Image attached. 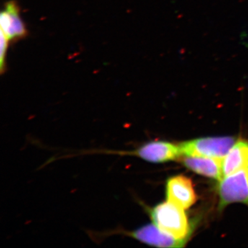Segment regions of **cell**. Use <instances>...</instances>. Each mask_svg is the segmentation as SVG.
<instances>
[{
    "mask_svg": "<svg viewBox=\"0 0 248 248\" xmlns=\"http://www.w3.org/2000/svg\"><path fill=\"white\" fill-rule=\"evenodd\" d=\"M126 236L141 241L143 244L158 248H182L188 239H177L163 231L155 224H148L131 232L124 231Z\"/></svg>",
    "mask_w": 248,
    "mask_h": 248,
    "instance_id": "5",
    "label": "cell"
},
{
    "mask_svg": "<svg viewBox=\"0 0 248 248\" xmlns=\"http://www.w3.org/2000/svg\"></svg>",
    "mask_w": 248,
    "mask_h": 248,
    "instance_id": "11",
    "label": "cell"
},
{
    "mask_svg": "<svg viewBox=\"0 0 248 248\" xmlns=\"http://www.w3.org/2000/svg\"><path fill=\"white\" fill-rule=\"evenodd\" d=\"M10 42L7 37L1 31V42H0V72L3 75L6 71V55Z\"/></svg>",
    "mask_w": 248,
    "mask_h": 248,
    "instance_id": "10",
    "label": "cell"
},
{
    "mask_svg": "<svg viewBox=\"0 0 248 248\" xmlns=\"http://www.w3.org/2000/svg\"><path fill=\"white\" fill-rule=\"evenodd\" d=\"M235 139L231 137L197 139L183 142L179 145L184 156H200L223 159L232 147Z\"/></svg>",
    "mask_w": 248,
    "mask_h": 248,
    "instance_id": "2",
    "label": "cell"
},
{
    "mask_svg": "<svg viewBox=\"0 0 248 248\" xmlns=\"http://www.w3.org/2000/svg\"><path fill=\"white\" fill-rule=\"evenodd\" d=\"M1 31L10 42H16L27 37L29 32L20 16L17 1L11 0L5 3L0 15Z\"/></svg>",
    "mask_w": 248,
    "mask_h": 248,
    "instance_id": "6",
    "label": "cell"
},
{
    "mask_svg": "<svg viewBox=\"0 0 248 248\" xmlns=\"http://www.w3.org/2000/svg\"><path fill=\"white\" fill-rule=\"evenodd\" d=\"M185 209L168 201L150 209L149 215L154 224L177 239H188L192 232Z\"/></svg>",
    "mask_w": 248,
    "mask_h": 248,
    "instance_id": "1",
    "label": "cell"
},
{
    "mask_svg": "<svg viewBox=\"0 0 248 248\" xmlns=\"http://www.w3.org/2000/svg\"><path fill=\"white\" fill-rule=\"evenodd\" d=\"M218 210L236 202L248 205V170H241L221 179L218 187Z\"/></svg>",
    "mask_w": 248,
    "mask_h": 248,
    "instance_id": "3",
    "label": "cell"
},
{
    "mask_svg": "<svg viewBox=\"0 0 248 248\" xmlns=\"http://www.w3.org/2000/svg\"><path fill=\"white\" fill-rule=\"evenodd\" d=\"M166 197L167 201L184 209L190 208L197 200L192 181L183 175L170 177L167 181Z\"/></svg>",
    "mask_w": 248,
    "mask_h": 248,
    "instance_id": "7",
    "label": "cell"
},
{
    "mask_svg": "<svg viewBox=\"0 0 248 248\" xmlns=\"http://www.w3.org/2000/svg\"><path fill=\"white\" fill-rule=\"evenodd\" d=\"M181 161L187 169L197 174L221 180L223 174V160L200 156H184Z\"/></svg>",
    "mask_w": 248,
    "mask_h": 248,
    "instance_id": "8",
    "label": "cell"
},
{
    "mask_svg": "<svg viewBox=\"0 0 248 248\" xmlns=\"http://www.w3.org/2000/svg\"><path fill=\"white\" fill-rule=\"evenodd\" d=\"M120 155L136 156L152 163H164L177 159L182 155L179 145L166 141H151L133 151L109 152Z\"/></svg>",
    "mask_w": 248,
    "mask_h": 248,
    "instance_id": "4",
    "label": "cell"
},
{
    "mask_svg": "<svg viewBox=\"0 0 248 248\" xmlns=\"http://www.w3.org/2000/svg\"><path fill=\"white\" fill-rule=\"evenodd\" d=\"M248 166V143L240 140L232 147L222 163L223 174L226 176L247 169Z\"/></svg>",
    "mask_w": 248,
    "mask_h": 248,
    "instance_id": "9",
    "label": "cell"
}]
</instances>
